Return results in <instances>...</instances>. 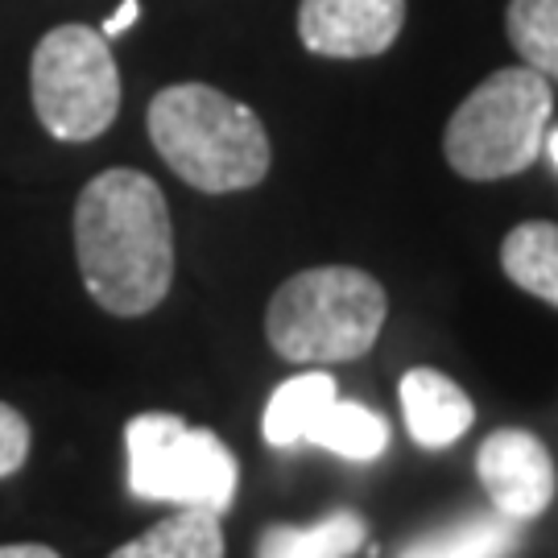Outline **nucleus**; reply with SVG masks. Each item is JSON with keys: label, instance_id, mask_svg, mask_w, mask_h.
Listing matches in <instances>:
<instances>
[{"label": "nucleus", "instance_id": "1", "mask_svg": "<svg viewBox=\"0 0 558 558\" xmlns=\"http://www.w3.org/2000/svg\"><path fill=\"white\" fill-rule=\"evenodd\" d=\"M75 253L96 306L149 315L174 281V228L161 186L141 170H104L75 203Z\"/></svg>", "mask_w": 558, "mask_h": 558}, {"label": "nucleus", "instance_id": "2", "mask_svg": "<svg viewBox=\"0 0 558 558\" xmlns=\"http://www.w3.org/2000/svg\"><path fill=\"white\" fill-rule=\"evenodd\" d=\"M149 141L161 161L203 195H232L265 182L269 133L248 104L207 83H174L149 100Z\"/></svg>", "mask_w": 558, "mask_h": 558}, {"label": "nucleus", "instance_id": "3", "mask_svg": "<svg viewBox=\"0 0 558 558\" xmlns=\"http://www.w3.org/2000/svg\"><path fill=\"white\" fill-rule=\"evenodd\" d=\"M389 315L385 286L356 265H319L281 281L265 311V339L294 364H343L373 352Z\"/></svg>", "mask_w": 558, "mask_h": 558}, {"label": "nucleus", "instance_id": "4", "mask_svg": "<svg viewBox=\"0 0 558 558\" xmlns=\"http://www.w3.org/2000/svg\"><path fill=\"white\" fill-rule=\"evenodd\" d=\"M550 112H555V92L538 71H530L525 62L493 71L447 120L442 154L459 179H513L538 161Z\"/></svg>", "mask_w": 558, "mask_h": 558}, {"label": "nucleus", "instance_id": "5", "mask_svg": "<svg viewBox=\"0 0 558 558\" xmlns=\"http://www.w3.org/2000/svg\"><path fill=\"white\" fill-rule=\"evenodd\" d=\"M129 488L141 500L179 509L228 513L236 500L240 468L220 435L182 422L179 414H137L124 426Z\"/></svg>", "mask_w": 558, "mask_h": 558}, {"label": "nucleus", "instance_id": "6", "mask_svg": "<svg viewBox=\"0 0 558 558\" xmlns=\"http://www.w3.org/2000/svg\"><path fill=\"white\" fill-rule=\"evenodd\" d=\"M29 96L41 129L59 141H96L120 112L112 46L92 25H59L34 46Z\"/></svg>", "mask_w": 558, "mask_h": 558}, {"label": "nucleus", "instance_id": "7", "mask_svg": "<svg viewBox=\"0 0 558 558\" xmlns=\"http://www.w3.org/2000/svg\"><path fill=\"white\" fill-rule=\"evenodd\" d=\"M476 476L493 500V509L518 525L542 518L558 488L555 459L546 451V442L518 426H505L480 442Z\"/></svg>", "mask_w": 558, "mask_h": 558}, {"label": "nucleus", "instance_id": "8", "mask_svg": "<svg viewBox=\"0 0 558 558\" xmlns=\"http://www.w3.org/2000/svg\"><path fill=\"white\" fill-rule=\"evenodd\" d=\"M405 0H302L299 41L319 59H377L398 41Z\"/></svg>", "mask_w": 558, "mask_h": 558}, {"label": "nucleus", "instance_id": "9", "mask_svg": "<svg viewBox=\"0 0 558 558\" xmlns=\"http://www.w3.org/2000/svg\"><path fill=\"white\" fill-rule=\"evenodd\" d=\"M398 393L401 414H405V430L426 451H442V447L459 442L472 430V422H476L472 398L439 368H410L401 377Z\"/></svg>", "mask_w": 558, "mask_h": 558}, {"label": "nucleus", "instance_id": "10", "mask_svg": "<svg viewBox=\"0 0 558 558\" xmlns=\"http://www.w3.org/2000/svg\"><path fill=\"white\" fill-rule=\"evenodd\" d=\"M302 442L323 447V451H331L339 459H352V463H373L389 447V422L380 418L377 410H368L360 401H343L336 393L311 418Z\"/></svg>", "mask_w": 558, "mask_h": 558}, {"label": "nucleus", "instance_id": "11", "mask_svg": "<svg viewBox=\"0 0 558 558\" xmlns=\"http://www.w3.org/2000/svg\"><path fill=\"white\" fill-rule=\"evenodd\" d=\"M521 542V525L493 513H468L442 530L414 538L401 558H509Z\"/></svg>", "mask_w": 558, "mask_h": 558}, {"label": "nucleus", "instance_id": "12", "mask_svg": "<svg viewBox=\"0 0 558 558\" xmlns=\"http://www.w3.org/2000/svg\"><path fill=\"white\" fill-rule=\"evenodd\" d=\"M500 269L525 294L558 306V223L525 220L500 240Z\"/></svg>", "mask_w": 558, "mask_h": 558}, {"label": "nucleus", "instance_id": "13", "mask_svg": "<svg viewBox=\"0 0 558 558\" xmlns=\"http://www.w3.org/2000/svg\"><path fill=\"white\" fill-rule=\"evenodd\" d=\"M364 546V518L336 509L315 525H269L257 542V558H352Z\"/></svg>", "mask_w": 558, "mask_h": 558}, {"label": "nucleus", "instance_id": "14", "mask_svg": "<svg viewBox=\"0 0 558 558\" xmlns=\"http://www.w3.org/2000/svg\"><path fill=\"white\" fill-rule=\"evenodd\" d=\"M108 558H223V525L207 509H179Z\"/></svg>", "mask_w": 558, "mask_h": 558}, {"label": "nucleus", "instance_id": "15", "mask_svg": "<svg viewBox=\"0 0 558 558\" xmlns=\"http://www.w3.org/2000/svg\"><path fill=\"white\" fill-rule=\"evenodd\" d=\"M336 393H339V385L327 368H306L299 377L281 380L278 389H274V398H269V405H265V418H260L265 442H269V447H281V451H286V447H299L311 418H315Z\"/></svg>", "mask_w": 558, "mask_h": 558}, {"label": "nucleus", "instance_id": "16", "mask_svg": "<svg viewBox=\"0 0 558 558\" xmlns=\"http://www.w3.org/2000/svg\"><path fill=\"white\" fill-rule=\"evenodd\" d=\"M505 34L530 71L558 80V0H509Z\"/></svg>", "mask_w": 558, "mask_h": 558}, {"label": "nucleus", "instance_id": "17", "mask_svg": "<svg viewBox=\"0 0 558 558\" xmlns=\"http://www.w3.org/2000/svg\"><path fill=\"white\" fill-rule=\"evenodd\" d=\"M29 459V422L9 401H0V480L13 476Z\"/></svg>", "mask_w": 558, "mask_h": 558}, {"label": "nucleus", "instance_id": "18", "mask_svg": "<svg viewBox=\"0 0 558 558\" xmlns=\"http://www.w3.org/2000/svg\"><path fill=\"white\" fill-rule=\"evenodd\" d=\"M137 17H141V0H120L117 13H112L108 21H100V34L108 41L120 38L124 29H133V25H137Z\"/></svg>", "mask_w": 558, "mask_h": 558}, {"label": "nucleus", "instance_id": "19", "mask_svg": "<svg viewBox=\"0 0 558 558\" xmlns=\"http://www.w3.org/2000/svg\"><path fill=\"white\" fill-rule=\"evenodd\" d=\"M0 558H59V550L38 542H13V546H0Z\"/></svg>", "mask_w": 558, "mask_h": 558}, {"label": "nucleus", "instance_id": "20", "mask_svg": "<svg viewBox=\"0 0 558 558\" xmlns=\"http://www.w3.org/2000/svg\"><path fill=\"white\" fill-rule=\"evenodd\" d=\"M542 145H546V154H550V161L558 166V129H555V133H550L546 141H542Z\"/></svg>", "mask_w": 558, "mask_h": 558}]
</instances>
